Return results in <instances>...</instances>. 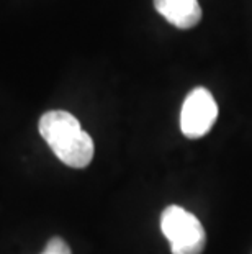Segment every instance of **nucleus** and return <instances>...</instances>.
I'll return each mask as SVG.
<instances>
[{
    "label": "nucleus",
    "mask_w": 252,
    "mask_h": 254,
    "mask_svg": "<svg viewBox=\"0 0 252 254\" xmlns=\"http://www.w3.org/2000/svg\"><path fill=\"white\" fill-rule=\"evenodd\" d=\"M38 129L61 163L74 169H82L90 164L94 158V141L72 113L66 110L46 112L40 118Z\"/></svg>",
    "instance_id": "1"
},
{
    "label": "nucleus",
    "mask_w": 252,
    "mask_h": 254,
    "mask_svg": "<svg viewBox=\"0 0 252 254\" xmlns=\"http://www.w3.org/2000/svg\"><path fill=\"white\" fill-rule=\"evenodd\" d=\"M218 117V105L211 92L197 87L185 97L180 112V129L187 138H202L213 128Z\"/></svg>",
    "instance_id": "3"
},
{
    "label": "nucleus",
    "mask_w": 252,
    "mask_h": 254,
    "mask_svg": "<svg viewBox=\"0 0 252 254\" xmlns=\"http://www.w3.org/2000/svg\"><path fill=\"white\" fill-rule=\"evenodd\" d=\"M160 230L167 238L172 254H202L206 233L194 213L179 205H170L160 215Z\"/></svg>",
    "instance_id": "2"
},
{
    "label": "nucleus",
    "mask_w": 252,
    "mask_h": 254,
    "mask_svg": "<svg viewBox=\"0 0 252 254\" xmlns=\"http://www.w3.org/2000/svg\"><path fill=\"white\" fill-rule=\"evenodd\" d=\"M155 10L175 28H194L202 20V7L198 0H154Z\"/></svg>",
    "instance_id": "4"
},
{
    "label": "nucleus",
    "mask_w": 252,
    "mask_h": 254,
    "mask_svg": "<svg viewBox=\"0 0 252 254\" xmlns=\"http://www.w3.org/2000/svg\"><path fill=\"white\" fill-rule=\"evenodd\" d=\"M41 254H52V253H50V251H43Z\"/></svg>",
    "instance_id": "5"
}]
</instances>
